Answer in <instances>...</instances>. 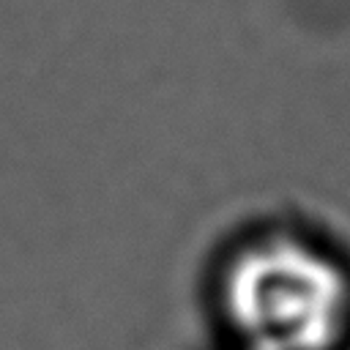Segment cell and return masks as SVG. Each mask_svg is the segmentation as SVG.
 <instances>
[{
  "label": "cell",
  "instance_id": "obj_1",
  "mask_svg": "<svg viewBox=\"0 0 350 350\" xmlns=\"http://www.w3.org/2000/svg\"><path fill=\"white\" fill-rule=\"evenodd\" d=\"M219 304L232 342L249 350H345L350 262L295 232H265L224 262Z\"/></svg>",
  "mask_w": 350,
  "mask_h": 350
},
{
  "label": "cell",
  "instance_id": "obj_2",
  "mask_svg": "<svg viewBox=\"0 0 350 350\" xmlns=\"http://www.w3.org/2000/svg\"><path fill=\"white\" fill-rule=\"evenodd\" d=\"M230 350H249V347H241V345H235V342H232V347H230Z\"/></svg>",
  "mask_w": 350,
  "mask_h": 350
}]
</instances>
